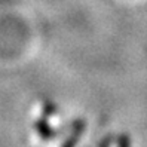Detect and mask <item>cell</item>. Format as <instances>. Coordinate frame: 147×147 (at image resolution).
Here are the masks:
<instances>
[{"mask_svg": "<svg viewBox=\"0 0 147 147\" xmlns=\"http://www.w3.org/2000/svg\"><path fill=\"white\" fill-rule=\"evenodd\" d=\"M117 147H131V138H129L128 134H120L116 138Z\"/></svg>", "mask_w": 147, "mask_h": 147, "instance_id": "obj_5", "label": "cell"}, {"mask_svg": "<svg viewBox=\"0 0 147 147\" xmlns=\"http://www.w3.org/2000/svg\"><path fill=\"white\" fill-rule=\"evenodd\" d=\"M42 109H43V116L46 117H51V116H55L58 113V107L55 102L49 101V100H45L42 102Z\"/></svg>", "mask_w": 147, "mask_h": 147, "instance_id": "obj_3", "label": "cell"}, {"mask_svg": "<svg viewBox=\"0 0 147 147\" xmlns=\"http://www.w3.org/2000/svg\"><path fill=\"white\" fill-rule=\"evenodd\" d=\"M116 141V137L113 134H107L106 137H102L100 143L97 144V147H111V144H113Z\"/></svg>", "mask_w": 147, "mask_h": 147, "instance_id": "obj_4", "label": "cell"}, {"mask_svg": "<svg viewBox=\"0 0 147 147\" xmlns=\"http://www.w3.org/2000/svg\"><path fill=\"white\" fill-rule=\"evenodd\" d=\"M34 129H36V132L40 138H43V140H54V138H57L59 135V131H55V129L49 125L48 122V117L46 116H40L36 122H34Z\"/></svg>", "mask_w": 147, "mask_h": 147, "instance_id": "obj_2", "label": "cell"}, {"mask_svg": "<svg viewBox=\"0 0 147 147\" xmlns=\"http://www.w3.org/2000/svg\"><path fill=\"white\" fill-rule=\"evenodd\" d=\"M85 128H86V122H85L83 119L73 120V123H71V132L64 140V143L61 144V147H76L77 143H79V140H80V137L85 132Z\"/></svg>", "mask_w": 147, "mask_h": 147, "instance_id": "obj_1", "label": "cell"}]
</instances>
